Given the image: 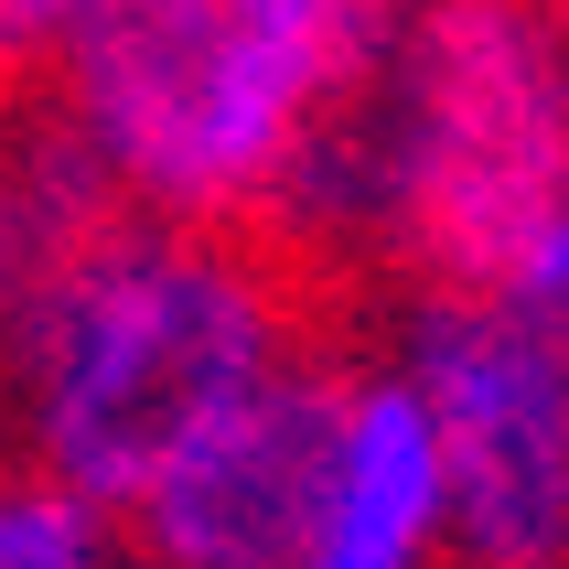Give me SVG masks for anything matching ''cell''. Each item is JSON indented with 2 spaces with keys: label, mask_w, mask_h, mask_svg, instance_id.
Instances as JSON below:
<instances>
[{
  "label": "cell",
  "mask_w": 569,
  "mask_h": 569,
  "mask_svg": "<svg viewBox=\"0 0 569 569\" xmlns=\"http://www.w3.org/2000/svg\"><path fill=\"white\" fill-rule=\"evenodd\" d=\"M398 22L409 0H64L32 43V108L108 216L258 237Z\"/></svg>",
  "instance_id": "cell-1"
},
{
  "label": "cell",
  "mask_w": 569,
  "mask_h": 569,
  "mask_svg": "<svg viewBox=\"0 0 569 569\" xmlns=\"http://www.w3.org/2000/svg\"><path fill=\"white\" fill-rule=\"evenodd\" d=\"M290 366H312V322L269 237L108 216L0 333V462L119 516L183 441Z\"/></svg>",
  "instance_id": "cell-2"
},
{
  "label": "cell",
  "mask_w": 569,
  "mask_h": 569,
  "mask_svg": "<svg viewBox=\"0 0 569 569\" xmlns=\"http://www.w3.org/2000/svg\"><path fill=\"white\" fill-rule=\"evenodd\" d=\"M569 204V11L559 0H409L366 87L312 151L280 237L430 290L495 280Z\"/></svg>",
  "instance_id": "cell-3"
},
{
  "label": "cell",
  "mask_w": 569,
  "mask_h": 569,
  "mask_svg": "<svg viewBox=\"0 0 569 569\" xmlns=\"http://www.w3.org/2000/svg\"><path fill=\"white\" fill-rule=\"evenodd\" d=\"M451 483L462 569H569V366H548L483 290H430L398 333Z\"/></svg>",
  "instance_id": "cell-4"
},
{
  "label": "cell",
  "mask_w": 569,
  "mask_h": 569,
  "mask_svg": "<svg viewBox=\"0 0 569 569\" xmlns=\"http://www.w3.org/2000/svg\"><path fill=\"white\" fill-rule=\"evenodd\" d=\"M322 387H333V366L312 355L280 387H258L248 409H226L204 441H183L119 506L129 559L140 569H290L312 451H322Z\"/></svg>",
  "instance_id": "cell-5"
},
{
  "label": "cell",
  "mask_w": 569,
  "mask_h": 569,
  "mask_svg": "<svg viewBox=\"0 0 569 569\" xmlns=\"http://www.w3.org/2000/svg\"><path fill=\"white\" fill-rule=\"evenodd\" d=\"M290 569H462L441 441H430L398 355L333 366V387H322V451H312Z\"/></svg>",
  "instance_id": "cell-6"
},
{
  "label": "cell",
  "mask_w": 569,
  "mask_h": 569,
  "mask_svg": "<svg viewBox=\"0 0 569 569\" xmlns=\"http://www.w3.org/2000/svg\"><path fill=\"white\" fill-rule=\"evenodd\" d=\"M108 226V193L43 108H0V333L54 290V269Z\"/></svg>",
  "instance_id": "cell-7"
},
{
  "label": "cell",
  "mask_w": 569,
  "mask_h": 569,
  "mask_svg": "<svg viewBox=\"0 0 569 569\" xmlns=\"http://www.w3.org/2000/svg\"><path fill=\"white\" fill-rule=\"evenodd\" d=\"M0 569H140V559L108 506L43 483L32 462H0Z\"/></svg>",
  "instance_id": "cell-8"
},
{
  "label": "cell",
  "mask_w": 569,
  "mask_h": 569,
  "mask_svg": "<svg viewBox=\"0 0 569 569\" xmlns=\"http://www.w3.org/2000/svg\"><path fill=\"white\" fill-rule=\"evenodd\" d=\"M473 290H483V301H495V312H506L538 355H548V366H569V204L506 258V269H495V280H473Z\"/></svg>",
  "instance_id": "cell-9"
},
{
  "label": "cell",
  "mask_w": 569,
  "mask_h": 569,
  "mask_svg": "<svg viewBox=\"0 0 569 569\" xmlns=\"http://www.w3.org/2000/svg\"><path fill=\"white\" fill-rule=\"evenodd\" d=\"M54 22H64V0H0V43H11V54H32Z\"/></svg>",
  "instance_id": "cell-10"
},
{
  "label": "cell",
  "mask_w": 569,
  "mask_h": 569,
  "mask_svg": "<svg viewBox=\"0 0 569 569\" xmlns=\"http://www.w3.org/2000/svg\"><path fill=\"white\" fill-rule=\"evenodd\" d=\"M0 54H11V43H0Z\"/></svg>",
  "instance_id": "cell-11"
},
{
  "label": "cell",
  "mask_w": 569,
  "mask_h": 569,
  "mask_svg": "<svg viewBox=\"0 0 569 569\" xmlns=\"http://www.w3.org/2000/svg\"><path fill=\"white\" fill-rule=\"evenodd\" d=\"M559 11H569V0H559Z\"/></svg>",
  "instance_id": "cell-12"
}]
</instances>
